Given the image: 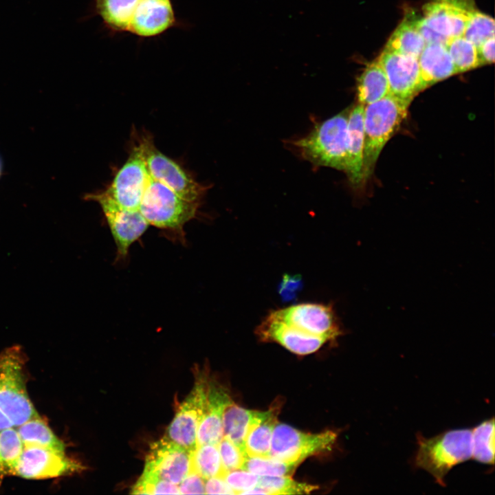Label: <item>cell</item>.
I'll list each match as a JSON object with an SVG mask.
<instances>
[{
  "mask_svg": "<svg viewBox=\"0 0 495 495\" xmlns=\"http://www.w3.org/2000/svg\"><path fill=\"white\" fill-rule=\"evenodd\" d=\"M83 199L100 206L117 248V258H124L132 243L150 226L139 210L122 207L105 191L85 194Z\"/></svg>",
  "mask_w": 495,
  "mask_h": 495,
  "instance_id": "cell-8",
  "label": "cell"
},
{
  "mask_svg": "<svg viewBox=\"0 0 495 495\" xmlns=\"http://www.w3.org/2000/svg\"><path fill=\"white\" fill-rule=\"evenodd\" d=\"M180 494H205V479L195 471L190 470L178 485Z\"/></svg>",
  "mask_w": 495,
  "mask_h": 495,
  "instance_id": "cell-39",
  "label": "cell"
},
{
  "mask_svg": "<svg viewBox=\"0 0 495 495\" xmlns=\"http://www.w3.org/2000/svg\"><path fill=\"white\" fill-rule=\"evenodd\" d=\"M337 435L331 430L318 434L307 433L277 421L273 431L269 456L299 465L311 456L329 451L336 441Z\"/></svg>",
  "mask_w": 495,
  "mask_h": 495,
  "instance_id": "cell-6",
  "label": "cell"
},
{
  "mask_svg": "<svg viewBox=\"0 0 495 495\" xmlns=\"http://www.w3.org/2000/svg\"><path fill=\"white\" fill-rule=\"evenodd\" d=\"M298 464L283 462L270 456H246L241 469L260 476H292Z\"/></svg>",
  "mask_w": 495,
  "mask_h": 495,
  "instance_id": "cell-31",
  "label": "cell"
},
{
  "mask_svg": "<svg viewBox=\"0 0 495 495\" xmlns=\"http://www.w3.org/2000/svg\"><path fill=\"white\" fill-rule=\"evenodd\" d=\"M276 412L254 425L245 441V452L250 456H269L274 428L277 423Z\"/></svg>",
  "mask_w": 495,
  "mask_h": 495,
  "instance_id": "cell-28",
  "label": "cell"
},
{
  "mask_svg": "<svg viewBox=\"0 0 495 495\" xmlns=\"http://www.w3.org/2000/svg\"><path fill=\"white\" fill-rule=\"evenodd\" d=\"M256 333L263 342H276L300 355L313 353L329 341L327 338L307 333L279 320L270 313L257 327Z\"/></svg>",
  "mask_w": 495,
  "mask_h": 495,
  "instance_id": "cell-15",
  "label": "cell"
},
{
  "mask_svg": "<svg viewBox=\"0 0 495 495\" xmlns=\"http://www.w3.org/2000/svg\"><path fill=\"white\" fill-rule=\"evenodd\" d=\"M222 477L234 494H243L258 485L260 476L243 469L226 471Z\"/></svg>",
  "mask_w": 495,
  "mask_h": 495,
  "instance_id": "cell-36",
  "label": "cell"
},
{
  "mask_svg": "<svg viewBox=\"0 0 495 495\" xmlns=\"http://www.w3.org/2000/svg\"><path fill=\"white\" fill-rule=\"evenodd\" d=\"M21 346L14 345L0 353V410L14 427L38 417L27 393Z\"/></svg>",
  "mask_w": 495,
  "mask_h": 495,
  "instance_id": "cell-5",
  "label": "cell"
},
{
  "mask_svg": "<svg viewBox=\"0 0 495 495\" xmlns=\"http://www.w3.org/2000/svg\"><path fill=\"white\" fill-rule=\"evenodd\" d=\"M421 90L457 74L445 45L426 44L418 58Z\"/></svg>",
  "mask_w": 495,
  "mask_h": 495,
  "instance_id": "cell-20",
  "label": "cell"
},
{
  "mask_svg": "<svg viewBox=\"0 0 495 495\" xmlns=\"http://www.w3.org/2000/svg\"><path fill=\"white\" fill-rule=\"evenodd\" d=\"M479 67L494 61V36H492L476 47Z\"/></svg>",
  "mask_w": 495,
  "mask_h": 495,
  "instance_id": "cell-41",
  "label": "cell"
},
{
  "mask_svg": "<svg viewBox=\"0 0 495 495\" xmlns=\"http://www.w3.org/2000/svg\"><path fill=\"white\" fill-rule=\"evenodd\" d=\"M303 286L302 276L298 274H285L278 286V292L283 302L296 299Z\"/></svg>",
  "mask_w": 495,
  "mask_h": 495,
  "instance_id": "cell-37",
  "label": "cell"
},
{
  "mask_svg": "<svg viewBox=\"0 0 495 495\" xmlns=\"http://www.w3.org/2000/svg\"><path fill=\"white\" fill-rule=\"evenodd\" d=\"M472 458L479 463L494 465V419L486 420L472 430Z\"/></svg>",
  "mask_w": 495,
  "mask_h": 495,
  "instance_id": "cell-29",
  "label": "cell"
},
{
  "mask_svg": "<svg viewBox=\"0 0 495 495\" xmlns=\"http://www.w3.org/2000/svg\"><path fill=\"white\" fill-rule=\"evenodd\" d=\"M177 24L171 0H141L127 32L141 38H152Z\"/></svg>",
  "mask_w": 495,
  "mask_h": 495,
  "instance_id": "cell-17",
  "label": "cell"
},
{
  "mask_svg": "<svg viewBox=\"0 0 495 495\" xmlns=\"http://www.w3.org/2000/svg\"><path fill=\"white\" fill-rule=\"evenodd\" d=\"M494 19L476 10L468 19L462 36L477 47L487 39L494 36Z\"/></svg>",
  "mask_w": 495,
  "mask_h": 495,
  "instance_id": "cell-33",
  "label": "cell"
},
{
  "mask_svg": "<svg viewBox=\"0 0 495 495\" xmlns=\"http://www.w3.org/2000/svg\"><path fill=\"white\" fill-rule=\"evenodd\" d=\"M270 314L276 318L304 331L336 340L342 333L339 320L331 305L301 303L274 310Z\"/></svg>",
  "mask_w": 495,
  "mask_h": 495,
  "instance_id": "cell-10",
  "label": "cell"
},
{
  "mask_svg": "<svg viewBox=\"0 0 495 495\" xmlns=\"http://www.w3.org/2000/svg\"><path fill=\"white\" fill-rule=\"evenodd\" d=\"M149 175L181 197L199 202L205 188L196 182L179 164L160 151L153 138L143 136L140 142Z\"/></svg>",
  "mask_w": 495,
  "mask_h": 495,
  "instance_id": "cell-7",
  "label": "cell"
},
{
  "mask_svg": "<svg viewBox=\"0 0 495 495\" xmlns=\"http://www.w3.org/2000/svg\"><path fill=\"white\" fill-rule=\"evenodd\" d=\"M232 402L224 387L214 380H208L204 408L197 432V446L218 445L223 436V412Z\"/></svg>",
  "mask_w": 495,
  "mask_h": 495,
  "instance_id": "cell-18",
  "label": "cell"
},
{
  "mask_svg": "<svg viewBox=\"0 0 495 495\" xmlns=\"http://www.w3.org/2000/svg\"><path fill=\"white\" fill-rule=\"evenodd\" d=\"M148 177L142 148L138 144L104 191L122 207L139 210Z\"/></svg>",
  "mask_w": 495,
  "mask_h": 495,
  "instance_id": "cell-12",
  "label": "cell"
},
{
  "mask_svg": "<svg viewBox=\"0 0 495 495\" xmlns=\"http://www.w3.org/2000/svg\"><path fill=\"white\" fill-rule=\"evenodd\" d=\"M190 470L204 479L222 476L225 473L217 445L197 446L191 452Z\"/></svg>",
  "mask_w": 495,
  "mask_h": 495,
  "instance_id": "cell-27",
  "label": "cell"
},
{
  "mask_svg": "<svg viewBox=\"0 0 495 495\" xmlns=\"http://www.w3.org/2000/svg\"><path fill=\"white\" fill-rule=\"evenodd\" d=\"M274 412L273 410L258 411L246 409L232 402L226 406L223 415V436L245 453V441L252 427Z\"/></svg>",
  "mask_w": 495,
  "mask_h": 495,
  "instance_id": "cell-21",
  "label": "cell"
},
{
  "mask_svg": "<svg viewBox=\"0 0 495 495\" xmlns=\"http://www.w3.org/2000/svg\"><path fill=\"white\" fill-rule=\"evenodd\" d=\"M446 47L456 73L479 67L476 47L464 36L450 38Z\"/></svg>",
  "mask_w": 495,
  "mask_h": 495,
  "instance_id": "cell-30",
  "label": "cell"
},
{
  "mask_svg": "<svg viewBox=\"0 0 495 495\" xmlns=\"http://www.w3.org/2000/svg\"><path fill=\"white\" fill-rule=\"evenodd\" d=\"M426 45L408 12L389 37L384 50L418 58Z\"/></svg>",
  "mask_w": 495,
  "mask_h": 495,
  "instance_id": "cell-24",
  "label": "cell"
},
{
  "mask_svg": "<svg viewBox=\"0 0 495 495\" xmlns=\"http://www.w3.org/2000/svg\"><path fill=\"white\" fill-rule=\"evenodd\" d=\"M17 427L24 446H39L65 452L64 443L39 416L30 419Z\"/></svg>",
  "mask_w": 495,
  "mask_h": 495,
  "instance_id": "cell-25",
  "label": "cell"
},
{
  "mask_svg": "<svg viewBox=\"0 0 495 495\" xmlns=\"http://www.w3.org/2000/svg\"><path fill=\"white\" fill-rule=\"evenodd\" d=\"M83 467L63 452L24 446L14 475L28 479L51 478L80 471Z\"/></svg>",
  "mask_w": 495,
  "mask_h": 495,
  "instance_id": "cell-11",
  "label": "cell"
},
{
  "mask_svg": "<svg viewBox=\"0 0 495 495\" xmlns=\"http://www.w3.org/2000/svg\"><path fill=\"white\" fill-rule=\"evenodd\" d=\"M208 380L199 375L194 386L179 407L164 435L192 452L197 446V432L206 399Z\"/></svg>",
  "mask_w": 495,
  "mask_h": 495,
  "instance_id": "cell-9",
  "label": "cell"
},
{
  "mask_svg": "<svg viewBox=\"0 0 495 495\" xmlns=\"http://www.w3.org/2000/svg\"><path fill=\"white\" fill-rule=\"evenodd\" d=\"M265 494H306L318 488L317 486L294 480L291 476H260L258 483Z\"/></svg>",
  "mask_w": 495,
  "mask_h": 495,
  "instance_id": "cell-32",
  "label": "cell"
},
{
  "mask_svg": "<svg viewBox=\"0 0 495 495\" xmlns=\"http://www.w3.org/2000/svg\"><path fill=\"white\" fill-rule=\"evenodd\" d=\"M409 105L389 94L382 99L364 106V182L372 175L384 146L406 117Z\"/></svg>",
  "mask_w": 495,
  "mask_h": 495,
  "instance_id": "cell-1",
  "label": "cell"
},
{
  "mask_svg": "<svg viewBox=\"0 0 495 495\" xmlns=\"http://www.w3.org/2000/svg\"><path fill=\"white\" fill-rule=\"evenodd\" d=\"M412 21L426 44L437 43L446 45L448 38L438 33L426 23L425 19L419 17L413 12H408Z\"/></svg>",
  "mask_w": 495,
  "mask_h": 495,
  "instance_id": "cell-38",
  "label": "cell"
},
{
  "mask_svg": "<svg viewBox=\"0 0 495 495\" xmlns=\"http://www.w3.org/2000/svg\"><path fill=\"white\" fill-rule=\"evenodd\" d=\"M417 443L415 465L429 472L442 486L454 466L472 458L470 429L449 430L430 439L419 434Z\"/></svg>",
  "mask_w": 495,
  "mask_h": 495,
  "instance_id": "cell-2",
  "label": "cell"
},
{
  "mask_svg": "<svg viewBox=\"0 0 495 495\" xmlns=\"http://www.w3.org/2000/svg\"><path fill=\"white\" fill-rule=\"evenodd\" d=\"M350 111H343L318 123L306 136L294 142L302 157L319 166L344 171Z\"/></svg>",
  "mask_w": 495,
  "mask_h": 495,
  "instance_id": "cell-3",
  "label": "cell"
},
{
  "mask_svg": "<svg viewBox=\"0 0 495 495\" xmlns=\"http://www.w3.org/2000/svg\"><path fill=\"white\" fill-rule=\"evenodd\" d=\"M390 93L386 73L378 58L368 64L358 78V104L363 106L375 102Z\"/></svg>",
  "mask_w": 495,
  "mask_h": 495,
  "instance_id": "cell-23",
  "label": "cell"
},
{
  "mask_svg": "<svg viewBox=\"0 0 495 495\" xmlns=\"http://www.w3.org/2000/svg\"><path fill=\"white\" fill-rule=\"evenodd\" d=\"M141 0H91V15L99 16L111 32H127Z\"/></svg>",
  "mask_w": 495,
  "mask_h": 495,
  "instance_id": "cell-22",
  "label": "cell"
},
{
  "mask_svg": "<svg viewBox=\"0 0 495 495\" xmlns=\"http://www.w3.org/2000/svg\"><path fill=\"white\" fill-rule=\"evenodd\" d=\"M217 447L225 472L242 468L247 455L230 439L223 436Z\"/></svg>",
  "mask_w": 495,
  "mask_h": 495,
  "instance_id": "cell-35",
  "label": "cell"
},
{
  "mask_svg": "<svg viewBox=\"0 0 495 495\" xmlns=\"http://www.w3.org/2000/svg\"><path fill=\"white\" fill-rule=\"evenodd\" d=\"M205 494H234L222 476H214L205 479Z\"/></svg>",
  "mask_w": 495,
  "mask_h": 495,
  "instance_id": "cell-40",
  "label": "cell"
},
{
  "mask_svg": "<svg viewBox=\"0 0 495 495\" xmlns=\"http://www.w3.org/2000/svg\"><path fill=\"white\" fill-rule=\"evenodd\" d=\"M378 60L388 81L389 94L410 104L421 91L418 58L384 50Z\"/></svg>",
  "mask_w": 495,
  "mask_h": 495,
  "instance_id": "cell-14",
  "label": "cell"
},
{
  "mask_svg": "<svg viewBox=\"0 0 495 495\" xmlns=\"http://www.w3.org/2000/svg\"><path fill=\"white\" fill-rule=\"evenodd\" d=\"M13 426L10 420L0 410V430Z\"/></svg>",
  "mask_w": 495,
  "mask_h": 495,
  "instance_id": "cell-42",
  "label": "cell"
},
{
  "mask_svg": "<svg viewBox=\"0 0 495 495\" xmlns=\"http://www.w3.org/2000/svg\"><path fill=\"white\" fill-rule=\"evenodd\" d=\"M198 201L186 200L150 175L139 210L150 226L184 238V226L197 214Z\"/></svg>",
  "mask_w": 495,
  "mask_h": 495,
  "instance_id": "cell-4",
  "label": "cell"
},
{
  "mask_svg": "<svg viewBox=\"0 0 495 495\" xmlns=\"http://www.w3.org/2000/svg\"><path fill=\"white\" fill-rule=\"evenodd\" d=\"M0 430V475H14L24 447L17 429Z\"/></svg>",
  "mask_w": 495,
  "mask_h": 495,
  "instance_id": "cell-26",
  "label": "cell"
},
{
  "mask_svg": "<svg viewBox=\"0 0 495 495\" xmlns=\"http://www.w3.org/2000/svg\"><path fill=\"white\" fill-rule=\"evenodd\" d=\"M3 175V164L2 158L0 155V179Z\"/></svg>",
  "mask_w": 495,
  "mask_h": 495,
  "instance_id": "cell-43",
  "label": "cell"
},
{
  "mask_svg": "<svg viewBox=\"0 0 495 495\" xmlns=\"http://www.w3.org/2000/svg\"><path fill=\"white\" fill-rule=\"evenodd\" d=\"M133 494H180L178 485L143 470L131 488Z\"/></svg>",
  "mask_w": 495,
  "mask_h": 495,
  "instance_id": "cell-34",
  "label": "cell"
},
{
  "mask_svg": "<svg viewBox=\"0 0 495 495\" xmlns=\"http://www.w3.org/2000/svg\"><path fill=\"white\" fill-rule=\"evenodd\" d=\"M364 110L358 104L349 112L346 136V165L345 173L354 187L364 183Z\"/></svg>",
  "mask_w": 495,
  "mask_h": 495,
  "instance_id": "cell-19",
  "label": "cell"
},
{
  "mask_svg": "<svg viewBox=\"0 0 495 495\" xmlns=\"http://www.w3.org/2000/svg\"><path fill=\"white\" fill-rule=\"evenodd\" d=\"M426 23L448 39L462 36L472 13L474 0H430L422 8Z\"/></svg>",
  "mask_w": 495,
  "mask_h": 495,
  "instance_id": "cell-16",
  "label": "cell"
},
{
  "mask_svg": "<svg viewBox=\"0 0 495 495\" xmlns=\"http://www.w3.org/2000/svg\"><path fill=\"white\" fill-rule=\"evenodd\" d=\"M191 452L164 436L150 445L144 471L178 485L190 470Z\"/></svg>",
  "mask_w": 495,
  "mask_h": 495,
  "instance_id": "cell-13",
  "label": "cell"
}]
</instances>
